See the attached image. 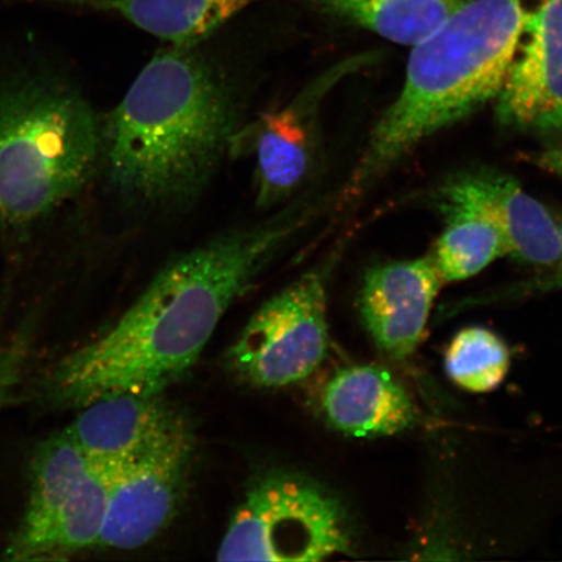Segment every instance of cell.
<instances>
[{"mask_svg": "<svg viewBox=\"0 0 562 562\" xmlns=\"http://www.w3.org/2000/svg\"><path fill=\"white\" fill-rule=\"evenodd\" d=\"M297 199L262 222L224 232L168 263L135 304L95 339L35 379L30 396L50 411L103 397L161 395L199 360L229 306L318 217Z\"/></svg>", "mask_w": 562, "mask_h": 562, "instance_id": "cell-1", "label": "cell"}, {"mask_svg": "<svg viewBox=\"0 0 562 562\" xmlns=\"http://www.w3.org/2000/svg\"><path fill=\"white\" fill-rule=\"evenodd\" d=\"M202 45L161 48L105 123L109 184L128 205L187 206L231 153L234 98Z\"/></svg>", "mask_w": 562, "mask_h": 562, "instance_id": "cell-2", "label": "cell"}, {"mask_svg": "<svg viewBox=\"0 0 562 562\" xmlns=\"http://www.w3.org/2000/svg\"><path fill=\"white\" fill-rule=\"evenodd\" d=\"M546 0H469L414 46L404 88L385 110L341 201L355 200L414 146L494 100L527 21Z\"/></svg>", "mask_w": 562, "mask_h": 562, "instance_id": "cell-3", "label": "cell"}, {"mask_svg": "<svg viewBox=\"0 0 562 562\" xmlns=\"http://www.w3.org/2000/svg\"><path fill=\"white\" fill-rule=\"evenodd\" d=\"M102 135L93 110L50 75H25L0 89V223L41 220L93 175Z\"/></svg>", "mask_w": 562, "mask_h": 562, "instance_id": "cell-4", "label": "cell"}, {"mask_svg": "<svg viewBox=\"0 0 562 562\" xmlns=\"http://www.w3.org/2000/svg\"><path fill=\"white\" fill-rule=\"evenodd\" d=\"M111 465L91 462L67 431L35 448L30 496L7 540L3 561H56L98 546Z\"/></svg>", "mask_w": 562, "mask_h": 562, "instance_id": "cell-5", "label": "cell"}, {"mask_svg": "<svg viewBox=\"0 0 562 562\" xmlns=\"http://www.w3.org/2000/svg\"><path fill=\"white\" fill-rule=\"evenodd\" d=\"M346 509L311 477L270 473L251 484L217 561L314 562L353 551Z\"/></svg>", "mask_w": 562, "mask_h": 562, "instance_id": "cell-6", "label": "cell"}, {"mask_svg": "<svg viewBox=\"0 0 562 562\" xmlns=\"http://www.w3.org/2000/svg\"><path fill=\"white\" fill-rule=\"evenodd\" d=\"M328 348L325 272L308 271L258 308L228 360L246 383L281 389L311 376Z\"/></svg>", "mask_w": 562, "mask_h": 562, "instance_id": "cell-7", "label": "cell"}, {"mask_svg": "<svg viewBox=\"0 0 562 562\" xmlns=\"http://www.w3.org/2000/svg\"><path fill=\"white\" fill-rule=\"evenodd\" d=\"M193 454L191 427L176 418L126 459L111 463L108 510L98 546L136 550L172 521Z\"/></svg>", "mask_w": 562, "mask_h": 562, "instance_id": "cell-8", "label": "cell"}, {"mask_svg": "<svg viewBox=\"0 0 562 562\" xmlns=\"http://www.w3.org/2000/svg\"><path fill=\"white\" fill-rule=\"evenodd\" d=\"M367 59L353 58L316 76L300 93L249 128L237 131L231 153L251 149L256 158V201L261 209L285 205L312 172L319 145L323 101L344 77Z\"/></svg>", "mask_w": 562, "mask_h": 562, "instance_id": "cell-9", "label": "cell"}, {"mask_svg": "<svg viewBox=\"0 0 562 562\" xmlns=\"http://www.w3.org/2000/svg\"><path fill=\"white\" fill-rule=\"evenodd\" d=\"M524 42L498 94L504 124L562 130V0H546L527 21Z\"/></svg>", "mask_w": 562, "mask_h": 562, "instance_id": "cell-10", "label": "cell"}, {"mask_svg": "<svg viewBox=\"0 0 562 562\" xmlns=\"http://www.w3.org/2000/svg\"><path fill=\"white\" fill-rule=\"evenodd\" d=\"M441 284L431 255L368 271L358 307L364 327L386 357L402 361L414 353Z\"/></svg>", "mask_w": 562, "mask_h": 562, "instance_id": "cell-11", "label": "cell"}, {"mask_svg": "<svg viewBox=\"0 0 562 562\" xmlns=\"http://www.w3.org/2000/svg\"><path fill=\"white\" fill-rule=\"evenodd\" d=\"M442 207L473 210L487 217L501 231L508 256L518 262L550 269L558 261L557 217L509 176L490 171L461 175L442 189Z\"/></svg>", "mask_w": 562, "mask_h": 562, "instance_id": "cell-12", "label": "cell"}, {"mask_svg": "<svg viewBox=\"0 0 562 562\" xmlns=\"http://www.w3.org/2000/svg\"><path fill=\"white\" fill-rule=\"evenodd\" d=\"M322 407L336 430L356 438L390 437L418 420L409 392L389 370L374 364L337 371L323 391Z\"/></svg>", "mask_w": 562, "mask_h": 562, "instance_id": "cell-13", "label": "cell"}, {"mask_svg": "<svg viewBox=\"0 0 562 562\" xmlns=\"http://www.w3.org/2000/svg\"><path fill=\"white\" fill-rule=\"evenodd\" d=\"M70 9L111 13L167 45L192 47L240 19L279 0H44Z\"/></svg>", "mask_w": 562, "mask_h": 562, "instance_id": "cell-14", "label": "cell"}, {"mask_svg": "<svg viewBox=\"0 0 562 562\" xmlns=\"http://www.w3.org/2000/svg\"><path fill=\"white\" fill-rule=\"evenodd\" d=\"M66 431L90 461L132 456L180 416L161 395H115L82 406Z\"/></svg>", "mask_w": 562, "mask_h": 562, "instance_id": "cell-15", "label": "cell"}, {"mask_svg": "<svg viewBox=\"0 0 562 562\" xmlns=\"http://www.w3.org/2000/svg\"><path fill=\"white\" fill-rule=\"evenodd\" d=\"M348 21L383 38L416 46L468 0H281Z\"/></svg>", "mask_w": 562, "mask_h": 562, "instance_id": "cell-16", "label": "cell"}, {"mask_svg": "<svg viewBox=\"0 0 562 562\" xmlns=\"http://www.w3.org/2000/svg\"><path fill=\"white\" fill-rule=\"evenodd\" d=\"M442 209L448 224L431 255L442 283L472 278L508 256L501 231L487 217L462 207Z\"/></svg>", "mask_w": 562, "mask_h": 562, "instance_id": "cell-17", "label": "cell"}, {"mask_svg": "<svg viewBox=\"0 0 562 562\" xmlns=\"http://www.w3.org/2000/svg\"><path fill=\"white\" fill-rule=\"evenodd\" d=\"M509 367L507 344L482 327L462 329L453 337L446 353L449 378L470 392L495 390L507 376Z\"/></svg>", "mask_w": 562, "mask_h": 562, "instance_id": "cell-18", "label": "cell"}, {"mask_svg": "<svg viewBox=\"0 0 562 562\" xmlns=\"http://www.w3.org/2000/svg\"><path fill=\"white\" fill-rule=\"evenodd\" d=\"M33 349V329L27 325L0 347V411L11 403L26 374Z\"/></svg>", "mask_w": 562, "mask_h": 562, "instance_id": "cell-19", "label": "cell"}, {"mask_svg": "<svg viewBox=\"0 0 562 562\" xmlns=\"http://www.w3.org/2000/svg\"><path fill=\"white\" fill-rule=\"evenodd\" d=\"M557 220L559 224L560 252L557 263L550 267V269H547L548 271L551 272H546L543 273L542 277L527 281V283L509 288V291L503 292L505 296L519 297L522 296V294L562 290V214L559 217H557Z\"/></svg>", "mask_w": 562, "mask_h": 562, "instance_id": "cell-20", "label": "cell"}, {"mask_svg": "<svg viewBox=\"0 0 562 562\" xmlns=\"http://www.w3.org/2000/svg\"><path fill=\"white\" fill-rule=\"evenodd\" d=\"M538 166L548 172L559 175L562 178V144L554 149L540 154L537 158Z\"/></svg>", "mask_w": 562, "mask_h": 562, "instance_id": "cell-21", "label": "cell"}]
</instances>
